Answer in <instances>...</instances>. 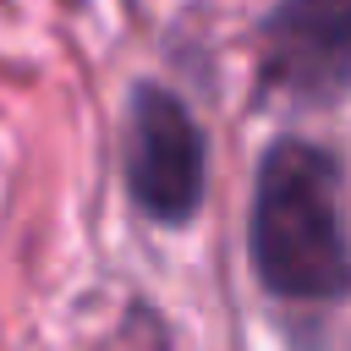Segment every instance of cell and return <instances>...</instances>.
I'll use <instances>...</instances> for the list:
<instances>
[{"instance_id": "cell-1", "label": "cell", "mask_w": 351, "mask_h": 351, "mask_svg": "<svg viewBox=\"0 0 351 351\" xmlns=\"http://www.w3.org/2000/svg\"><path fill=\"white\" fill-rule=\"evenodd\" d=\"M247 252L258 280L285 302H335L351 291V241L340 219L335 154L280 137L252 181Z\"/></svg>"}, {"instance_id": "cell-2", "label": "cell", "mask_w": 351, "mask_h": 351, "mask_svg": "<svg viewBox=\"0 0 351 351\" xmlns=\"http://www.w3.org/2000/svg\"><path fill=\"white\" fill-rule=\"evenodd\" d=\"M126 186L159 225H186L203 203V132L165 88L132 93L126 121Z\"/></svg>"}, {"instance_id": "cell-3", "label": "cell", "mask_w": 351, "mask_h": 351, "mask_svg": "<svg viewBox=\"0 0 351 351\" xmlns=\"http://www.w3.org/2000/svg\"><path fill=\"white\" fill-rule=\"evenodd\" d=\"M263 77L296 99L351 93V0H280L263 22Z\"/></svg>"}]
</instances>
